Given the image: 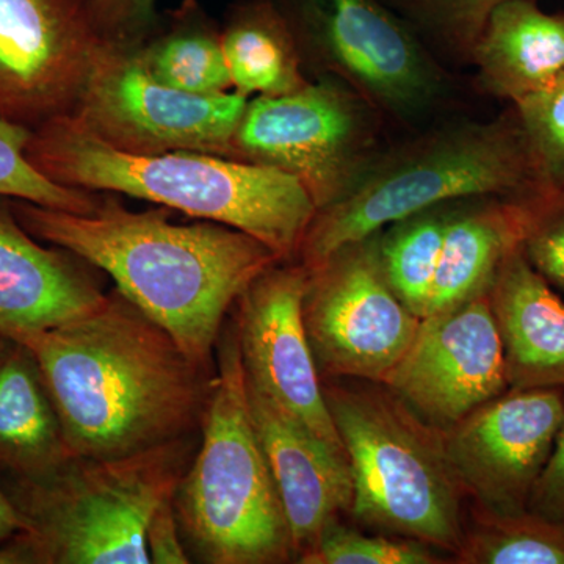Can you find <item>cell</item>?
<instances>
[{
	"instance_id": "obj_3",
	"label": "cell",
	"mask_w": 564,
	"mask_h": 564,
	"mask_svg": "<svg viewBox=\"0 0 564 564\" xmlns=\"http://www.w3.org/2000/svg\"><path fill=\"white\" fill-rule=\"evenodd\" d=\"M25 158L63 187L121 193L250 234L282 261H296L317 207L300 182L259 163L206 152L129 154L73 115L32 131Z\"/></svg>"
},
{
	"instance_id": "obj_8",
	"label": "cell",
	"mask_w": 564,
	"mask_h": 564,
	"mask_svg": "<svg viewBox=\"0 0 564 564\" xmlns=\"http://www.w3.org/2000/svg\"><path fill=\"white\" fill-rule=\"evenodd\" d=\"M310 79L336 77L380 113L392 135L462 115L458 74L380 0H273Z\"/></svg>"
},
{
	"instance_id": "obj_9",
	"label": "cell",
	"mask_w": 564,
	"mask_h": 564,
	"mask_svg": "<svg viewBox=\"0 0 564 564\" xmlns=\"http://www.w3.org/2000/svg\"><path fill=\"white\" fill-rule=\"evenodd\" d=\"M383 118L336 77L248 101L232 141V159L289 174L317 210L343 198L392 140Z\"/></svg>"
},
{
	"instance_id": "obj_2",
	"label": "cell",
	"mask_w": 564,
	"mask_h": 564,
	"mask_svg": "<svg viewBox=\"0 0 564 564\" xmlns=\"http://www.w3.org/2000/svg\"><path fill=\"white\" fill-rule=\"evenodd\" d=\"M11 207L33 237L101 270L188 358L210 369L239 296L270 267L285 262L231 226L207 220L176 225L169 207L133 212L106 193L93 215L22 199H11Z\"/></svg>"
},
{
	"instance_id": "obj_21",
	"label": "cell",
	"mask_w": 564,
	"mask_h": 564,
	"mask_svg": "<svg viewBox=\"0 0 564 564\" xmlns=\"http://www.w3.org/2000/svg\"><path fill=\"white\" fill-rule=\"evenodd\" d=\"M521 245V196H474L452 206L426 315L486 295Z\"/></svg>"
},
{
	"instance_id": "obj_10",
	"label": "cell",
	"mask_w": 564,
	"mask_h": 564,
	"mask_svg": "<svg viewBox=\"0 0 564 564\" xmlns=\"http://www.w3.org/2000/svg\"><path fill=\"white\" fill-rule=\"evenodd\" d=\"M306 270L303 321L322 380L386 383L422 318L400 302L386 280L378 232Z\"/></svg>"
},
{
	"instance_id": "obj_25",
	"label": "cell",
	"mask_w": 564,
	"mask_h": 564,
	"mask_svg": "<svg viewBox=\"0 0 564 564\" xmlns=\"http://www.w3.org/2000/svg\"><path fill=\"white\" fill-rule=\"evenodd\" d=\"M455 202L440 204L378 231V254L392 291L417 317H425Z\"/></svg>"
},
{
	"instance_id": "obj_13",
	"label": "cell",
	"mask_w": 564,
	"mask_h": 564,
	"mask_svg": "<svg viewBox=\"0 0 564 564\" xmlns=\"http://www.w3.org/2000/svg\"><path fill=\"white\" fill-rule=\"evenodd\" d=\"M564 417V389H508L444 430L467 499L499 514L529 510Z\"/></svg>"
},
{
	"instance_id": "obj_28",
	"label": "cell",
	"mask_w": 564,
	"mask_h": 564,
	"mask_svg": "<svg viewBox=\"0 0 564 564\" xmlns=\"http://www.w3.org/2000/svg\"><path fill=\"white\" fill-rule=\"evenodd\" d=\"M437 549L410 538L367 534L343 524L326 525L303 554L302 564H443Z\"/></svg>"
},
{
	"instance_id": "obj_30",
	"label": "cell",
	"mask_w": 564,
	"mask_h": 564,
	"mask_svg": "<svg viewBox=\"0 0 564 564\" xmlns=\"http://www.w3.org/2000/svg\"><path fill=\"white\" fill-rule=\"evenodd\" d=\"M511 106L544 180L564 182V73Z\"/></svg>"
},
{
	"instance_id": "obj_1",
	"label": "cell",
	"mask_w": 564,
	"mask_h": 564,
	"mask_svg": "<svg viewBox=\"0 0 564 564\" xmlns=\"http://www.w3.org/2000/svg\"><path fill=\"white\" fill-rule=\"evenodd\" d=\"M14 339L35 352L74 456L124 458L199 433L215 367L117 289L76 321Z\"/></svg>"
},
{
	"instance_id": "obj_18",
	"label": "cell",
	"mask_w": 564,
	"mask_h": 564,
	"mask_svg": "<svg viewBox=\"0 0 564 564\" xmlns=\"http://www.w3.org/2000/svg\"><path fill=\"white\" fill-rule=\"evenodd\" d=\"M510 389H564V303L516 248L488 293Z\"/></svg>"
},
{
	"instance_id": "obj_31",
	"label": "cell",
	"mask_w": 564,
	"mask_h": 564,
	"mask_svg": "<svg viewBox=\"0 0 564 564\" xmlns=\"http://www.w3.org/2000/svg\"><path fill=\"white\" fill-rule=\"evenodd\" d=\"M104 43L135 50L161 22L158 0H80Z\"/></svg>"
},
{
	"instance_id": "obj_32",
	"label": "cell",
	"mask_w": 564,
	"mask_h": 564,
	"mask_svg": "<svg viewBox=\"0 0 564 564\" xmlns=\"http://www.w3.org/2000/svg\"><path fill=\"white\" fill-rule=\"evenodd\" d=\"M529 511L564 524V417L552 454L530 496Z\"/></svg>"
},
{
	"instance_id": "obj_19",
	"label": "cell",
	"mask_w": 564,
	"mask_h": 564,
	"mask_svg": "<svg viewBox=\"0 0 564 564\" xmlns=\"http://www.w3.org/2000/svg\"><path fill=\"white\" fill-rule=\"evenodd\" d=\"M477 87L513 104L564 73V11L536 0H503L489 13L473 51Z\"/></svg>"
},
{
	"instance_id": "obj_22",
	"label": "cell",
	"mask_w": 564,
	"mask_h": 564,
	"mask_svg": "<svg viewBox=\"0 0 564 564\" xmlns=\"http://www.w3.org/2000/svg\"><path fill=\"white\" fill-rule=\"evenodd\" d=\"M234 90L280 96L310 82L288 22L273 0H234L220 22Z\"/></svg>"
},
{
	"instance_id": "obj_33",
	"label": "cell",
	"mask_w": 564,
	"mask_h": 564,
	"mask_svg": "<svg viewBox=\"0 0 564 564\" xmlns=\"http://www.w3.org/2000/svg\"><path fill=\"white\" fill-rule=\"evenodd\" d=\"M174 496V494H173ZM173 496L163 500L161 507L152 514L147 530V549L151 563L185 564L191 563L180 522L174 511Z\"/></svg>"
},
{
	"instance_id": "obj_5",
	"label": "cell",
	"mask_w": 564,
	"mask_h": 564,
	"mask_svg": "<svg viewBox=\"0 0 564 564\" xmlns=\"http://www.w3.org/2000/svg\"><path fill=\"white\" fill-rule=\"evenodd\" d=\"M225 323L198 451L174 491L185 547L209 564L295 562L291 527L248 403L234 317Z\"/></svg>"
},
{
	"instance_id": "obj_24",
	"label": "cell",
	"mask_w": 564,
	"mask_h": 564,
	"mask_svg": "<svg viewBox=\"0 0 564 564\" xmlns=\"http://www.w3.org/2000/svg\"><path fill=\"white\" fill-rule=\"evenodd\" d=\"M455 564H564V524L532 511L499 514L473 503Z\"/></svg>"
},
{
	"instance_id": "obj_14",
	"label": "cell",
	"mask_w": 564,
	"mask_h": 564,
	"mask_svg": "<svg viewBox=\"0 0 564 564\" xmlns=\"http://www.w3.org/2000/svg\"><path fill=\"white\" fill-rule=\"evenodd\" d=\"M306 280L302 263L278 262L237 300L232 317L245 377L318 441L347 456L304 326Z\"/></svg>"
},
{
	"instance_id": "obj_6",
	"label": "cell",
	"mask_w": 564,
	"mask_h": 564,
	"mask_svg": "<svg viewBox=\"0 0 564 564\" xmlns=\"http://www.w3.org/2000/svg\"><path fill=\"white\" fill-rule=\"evenodd\" d=\"M326 406L350 464L358 524L454 555L467 499L445 451L444 430L377 381L328 378Z\"/></svg>"
},
{
	"instance_id": "obj_15",
	"label": "cell",
	"mask_w": 564,
	"mask_h": 564,
	"mask_svg": "<svg viewBox=\"0 0 564 564\" xmlns=\"http://www.w3.org/2000/svg\"><path fill=\"white\" fill-rule=\"evenodd\" d=\"M384 384L441 430L507 392L502 340L488 295L423 317Z\"/></svg>"
},
{
	"instance_id": "obj_34",
	"label": "cell",
	"mask_w": 564,
	"mask_h": 564,
	"mask_svg": "<svg viewBox=\"0 0 564 564\" xmlns=\"http://www.w3.org/2000/svg\"><path fill=\"white\" fill-rule=\"evenodd\" d=\"M25 522L17 510L6 489L0 485V543L10 540L14 534L25 532Z\"/></svg>"
},
{
	"instance_id": "obj_20",
	"label": "cell",
	"mask_w": 564,
	"mask_h": 564,
	"mask_svg": "<svg viewBox=\"0 0 564 564\" xmlns=\"http://www.w3.org/2000/svg\"><path fill=\"white\" fill-rule=\"evenodd\" d=\"M70 458L74 455L35 352L0 334V474L39 478Z\"/></svg>"
},
{
	"instance_id": "obj_12",
	"label": "cell",
	"mask_w": 564,
	"mask_h": 564,
	"mask_svg": "<svg viewBox=\"0 0 564 564\" xmlns=\"http://www.w3.org/2000/svg\"><path fill=\"white\" fill-rule=\"evenodd\" d=\"M104 46L80 0H0V121L74 115Z\"/></svg>"
},
{
	"instance_id": "obj_4",
	"label": "cell",
	"mask_w": 564,
	"mask_h": 564,
	"mask_svg": "<svg viewBox=\"0 0 564 564\" xmlns=\"http://www.w3.org/2000/svg\"><path fill=\"white\" fill-rule=\"evenodd\" d=\"M547 184L514 107L491 120L456 117L392 139L332 206L317 210L296 262L313 269L332 252L440 204L529 195Z\"/></svg>"
},
{
	"instance_id": "obj_7",
	"label": "cell",
	"mask_w": 564,
	"mask_h": 564,
	"mask_svg": "<svg viewBox=\"0 0 564 564\" xmlns=\"http://www.w3.org/2000/svg\"><path fill=\"white\" fill-rule=\"evenodd\" d=\"M196 436L124 458L74 456L39 478L0 474L35 564H148L147 530L176 491Z\"/></svg>"
},
{
	"instance_id": "obj_29",
	"label": "cell",
	"mask_w": 564,
	"mask_h": 564,
	"mask_svg": "<svg viewBox=\"0 0 564 564\" xmlns=\"http://www.w3.org/2000/svg\"><path fill=\"white\" fill-rule=\"evenodd\" d=\"M519 248L549 284L564 292V182L521 196Z\"/></svg>"
},
{
	"instance_id": "obj_23",
	"label": "cell",
	"mask_w": 564,
	"mask_h": 564,
	"mask_svg": "<svg viewBox=\"0 0 564 564\" xmlns=\"http://www.w3.org/2000/svg\"><path fill=\"white\" fill-rule=\"evenodd\" d=\"M148 70L169 87L193 95L234 90L221 44L220 22L199 0H181L162 14L154 33L139 47Z\"/></svg>"
},
{
	"instance_id": "obj_27",
	"label": "cell",
	"mask_w": 564,
	"mask_h": 564,
	"mask_svg": "<svg viewBox=\"0 0 564 564\" xmlns=\"http://www.w3.org/2000/svg\"><path fill=\"white\" fill-rule=\"evenodd\" d=\"M31 133L21 126L0 121V196L70 214H96L104 202V193L63 187L33 169L25 158Z\"/></svg>"
},
{
	"instance_id": "obj_16",
	"label": "cell",
	"mask_w": 564,
	"mask_h": 564,
	"mask_svg": "<svg viewBox=\"0 0 564 564\" xmlns=\"http://www.w3.org/2000/svg\"><path fill=\"white\" fill-rule=\"evenodd\" d=\"M101 270L65 248L41 242L0 196V334L54 328L98 310L109 292Z\"/></svg>"
},
{
	"instance_id": "obj_11",
	"label": "cell",
	"mask_w": 564,
	"mask_h": 564,
	"mask_svg": "<svg viewBox=\"0 0 564 564\" xmlns=\"http://www.w3.org/2000/svg\"><path fill=\"white\" fill-rule=\"evenodd\" d=\"M247 95H193L155 79L139 47L106 44L73 117L93 135L129 154L206 152L232 159Z\"/></svg>"
},
{
	"instance_id": "obj_17",
	"label": "cell",
	"mask_w": 564,
	"mask_h": 564,
	"mask_svg": "<svg viewBox=\"0 0 564 564\" xmlns=\"http://www.w3.org/2000/svg\"><path fill=\"white\" fill-rule=\"evenodd\" d=\"M248 403L291 527L295 562L326 525L350 514L352 478L337 454L247 381Z\"/></svg>"
},
{
	"instance_id": "obj_26",
	"label": "cell",
	"mask_w": 564,
	"mask_h": 564,
	"mask_svg": "<svg viewBox=\"0 0 564 564\" xmlns=\"http://www.w3.org/2000/svg\"><path fill=\"white\" fill-rule=\"evenodd\" d=\"M448 69L469 68L489 13L503 0H380Z\"/></svg>"
}]
</instances>
